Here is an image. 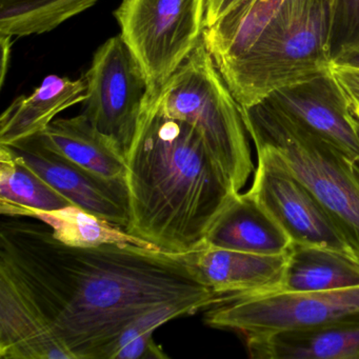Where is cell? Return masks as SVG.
<instances>
[{"instance_id":"cell-21","label":"cell","mask_w":359,"mask_h":359,"mask_svg":"<svg viewBox=\"0 0 359 359\" xmlns=\"http://www.w3.org/2000/svg\"><path fill=\"white\" fill-rule=\"evenodd\" d=\"M20 217H31L50 226L58 241L74 247H97L104 243H129L156 249L148 241L132 236L127 231L100 219L76 205L56 211L24 210Z\"/></svg>"},{"instance_id":"cell-15","label":"cell","mask_w":359,"mask_h":359,"mask_svg":"<svg viewBox=\"0 0 359 359\" xmlns=\"http://www.w3.org/2000/svg\"><path fill=\"white\" fill-rule=\"evenodd\" d=\"M85 77L48 75L30 95L13 100L0 117V144H15L39 135L60 113L87 100Z\"/></svg>"},{"instance_id":"cell-14","label":"cell","mask_w":359,"mask_h":359,"mask_svg":"<svg viewBox=\"0 0 359 359\" xmlns=\"http://www.w3.org/2000/svg\"><path fill=\"white\" fill-rule=\"evenodd\" d=\"M213 247L262 255H283L292 241L249 192L233 195L208 234Z\"/></svg>"},{"instance_id":"cell-8","label":"cell","mask_w":359,"mask_h":359,"mask_svg":"<svg viewBox=\"0 0 359 359\" xmlns=\"http://www.w3.org/2000/svg\"><path fill=\"white\" fill-rule=\"evenodd\" d=\"M83 114L123 152L129 148L149 97L146 73L121 34L98 48L85 74Z\"/></svg>"},{"instance_id":"cell-3","label":"cell","mask_w":359,"mask_h":359,"mask_svg":"<svg viewBox=\"0 0 359 359\" xmlns=\"http://www.w3.org/2000/svg\"><path fill=\"white\" fill-rule=\"evenodd\" d=\"M333 0H287L245 51L217 65L241 108L332 66Z\"/></svg>"},{"instance_id":"cell-18","label":"cell","mask_w":359,"mask_h":359,"mask_svg":"<svg viewBox=\"0 0 359 359\" xmlns=\"http://www.w3.org/2000/svg\"><path fill=\"white\" fill-rule=\"evenodd\" d=\"M355 287H359L358 256L292 243L280 292H323Z\"/></svg>"},{"instance_id":"cell-27","label":"cell","mask_w":359,"mask_h":359,"mask_svg":"<svg viewBox=\"0 0 359 359\" xmlns=\"http://www.w3.org/2000/svg\"><path fill=\"white\" fill-rule=\"evenodd\" d=\"M11 37L0 36V43H1V83L5 81L6 73H7V67L9 64L10 48H11Z\"/></svg>"},{"instance_id":"cell-11","label":"cell","mask_w":359,"mask_h":359,"mask_svg":"<svg viewBox=\"0 0 359 359\" xmlns=\"http://www.w3.org/2000/svg\"><path fill=\"white\" fill-rule=\"evenodd\" d=\"M9 147L73 205L126 230L130 217L126 180H106L91 173L48 147L39 135Z\"/></svg>"},{"instance_id":"cell-10","label":"cell","mask_w":359,"mask_h":359,"mask_svg":"<svg viewBox=\"0 0 359 359\" xmlns=\"http://www.w3.org/2000/svg\"><path fill=\"white\" fill-rule=\"evenodd\" d=\"M262 102L359 163V117L331 69L277 90Z\"/></svg>"},{"instance_id":"cell-22","label":"cell","mask_w":359,"mask_h":359,"mask_svg":"<svg viewBox=\"0 0 359 359\" xmlns=\"http://www.w3.org/2000/svg\"><path fill=\"white\" fill-rule=\"evenodd\" d=\"M100 0H0V36L45 34Z\"/></svg>"},{"instance_id":"cell-6","label":"cell","mask_w":359,"mask_h":359,"mask_svg":"<svg viewBox=\"0 0 359 359\" xmlns=\"http://www.w3.org/2000/svg\"><path fill=\"white\" fill-rule=\"evenodd\" d=\"M207 0H123L115 10L121 36L156 95L203 41Z\"/></svg>"},{"instance_id":"cell-13","label":"cell","mask_w":359,"mask_h":359,"mask_svg":"<svg viewBox=\"0 0 359 359\" xmlns=\"http://www.w3.org/2000/svg\"><path fill=\"white\" fill-rule=\"evenodd\" d=\"M0 357L72 359L39 311L0 274Z\"/></svg>"},{"instance_id":"cell-2","label":"cell","mask_w":359,"mask_h":359,"mask_svg":"<svg viewBox=\"0 0 359 359\" xmlns=\"http://www.w3.org/2000/svg\"><path fill=\"white\" fill-rule=\"evenodd\" d=\"M125 155L126 231L169 253L203 247L237 192L197 130L161 113L149 96Z\"/></svg>"},{"instance_id":"cell-17","label":"cell","mask_w":359,"mask_h":359,"mask_svg":"<svg viewBox=\"0 0 359 359\" xmlns=\"http://www.w3.org/2000/svg\"><path fill=\"white\" fill-rule=\"evenodd\" d=\"M252 358L359 359V325L245 339Z\"/></svg>"},{"instance_id":"cell-26","label":"cell","mask_w":359,"mask_h":359,"mask_svg":"<svg viewBox=\"0 0 359 359\" xmlns=\"http://www.w3.org/2000/svg\"><path fill=\"white\" fill-rule=\"evenodd\" d=\"M332 66L359 69V43L340 52L333 60Z\"/></svg>"},{"instance_id":"cell-1","label":"cell","mask_w":359,"mask_h":359,"mask_svg":"<svg viewBox=\"0 0 359 359\" xmlns=\"http://www.w3.org/2000/svg\"><path fill=\"white\" fill-rule=\"evenodd\" d=\"M0 274L39 311L72 359H111L123 330L151 309L218 304L189 253L129 243L74 247L43 222L1 224Z\"/></svg>"},{"instance_id":"cell-12","label":"cell","mask_w":359,"mask_h":359,"mask_svg":"<svg viewBox=\"0 0 359 359\" xmlns=\"http://www.w3.org/2000/svg\"><path fill=\"white\" fill-rule=\"evenodd\" d=\"M189 255L199 278L224 304L280 292L289 253L262 255L205 243Z\"/></svg>"},{"instance_id":"cell-23","label":"cell","mask_w":359,"mask_h":359,"mask_svg":"<svg viewBox=\"0 0 359 359\" xmlns=\"http://www.w3.org/2000/svg\"><path fill=\"white\" fill-rule=\"evenodd\" d=\"M359 43V0H333L332 7V60L344 50Z\"/></svg>"},{"instance_id":"cell-4","label":"cell","mask_w":359,"mask_h":359,"mask_svg":"<svg viewBox=\"0 0 359 359\" xmlns=\"http://www.w3.org/2000/svg\"><path fill=\"white\" fill-rule=\"evenodd\" d=\"M241 113L257 161L283 170L300 182L359 257V163L264 102L241 108Z\"/></svg>"},{"instance_id":"cell-19","label":"cell","mask_w":359,"mask_h":359,"mask_svg":"<svg viewBox=\"0 0 359 359\" xmlns=\"http://www.w3.org/2000/svg\"><path fill=\"white\" fill-rule=\"evenodd\" d=\"M74 205L31 169L9 146L0 144V212L20 217L24 210L51 212Z\"/></svg>"},{"instance_id":"cell-16","label":"cell","mask_w":359,"mask_h":359,"mask_svg":"<svg viewBox=\"0 0 359 359\" xmlns=\"http://www.w3.org/2000/svg\"><path fill=\"white\" fill-rule=\"evenodd\" d=\"M39 135L48 147L91 173L106 180H125L123 149L83 114L54 119Z\"/></svg>"},{"instance_id":"cell-24","label":"cell","mask_w":359,"mask_h":359,"mask_svg":"<svg viewBox=\"0 0 359 359\" xmlns=\"http://www.w3.org/2000/svg\"><path fill=\"white\" fill-rule=\"evenodd\" d=\"M331 72L344 90L351 108L359 117V69L331 66Z\"/></svg>"},{"instance_id":"cell-7","label":"cell","mask_w":359,"mask_h":359,"mask_svg":"<svg viewBox=\"0 0 359 359\" xmlns=\"http://www.w3.org/2000/svg\"><path fill=\"white\" fill-rule=\"evenodd\" d=\"M205 323L245 339L283 332L359 325V287L323 292H277L214 304Z\"/></svg>"},{"instance_id":"cell-20","label":"cell","mask_w":359,"mask_h":359,"mask_svg":"<svg viewBox=\"0 0 359 359\" xmlns=\"http://www.w3.org/2000/svg\"><path fill=\"white\" fill-rule=\"evenodd\" d=\"M287 0H241L203 32L216 66L245 51Z\"/></svg>"},{"instance_id":"cell-9","label":"cell","mask_w":359,"mask_h":359,"mask_svg":"<svg viewBox=\"0 0 359 359\" xmlns=\"http://www.w3.org/2000/svg\"><path fill=\"white\" fill-rule=\"evenodd\" d=\"M253 174L248 192L285 231L292 243L355 254L331 216L295 178L259 161Z\"/></svg>"},{"instance_id":"cell-5","label":"cell","mask_w":359,"mask_h":359,"mask_svg":"<svg viewBox=\"0 0 359 359\" xmlns=\"http://www.w3.org/2000/svg\"><path fill=\"white\" fill-rule=\"evenodd\" d=\"M167 116L197 130L235 192L254 173L249 133L241 108L203 41L156 95H149Z\"/></svg>"},{"instance_id":"cell-25","label":"cell","mask_w":359,"mask_h":359,"mask_svg":"<svg viewBox=\"0 0 359 359\" xmlns=\"http://www.w3.org/2000/svg\"><path fill=\"white\" fill-rule=\"evenodd\" d=\"M241 0H207L205 4V28L215 24L228 13Z\"/></svg>"}]
</instances>
